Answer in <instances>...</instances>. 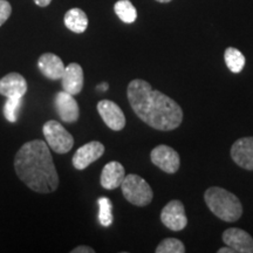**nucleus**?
Returning a JSON list of instances; mask_svg holds the SVG:
<instances>
[{"instance_id":"nucleus-18","label":"nucleus","mask_w":253,"mask_h":253,"mask_svg":"<svg viewBox=\"0 0 253 253\" xmlns=\"http://www.w3.org/2000/svg\"><path fill=\"white\" fill-rule=\"evenodd\" d=\"M224 60H225L227 68L236 74L242 72L245 67L246 60L244 54L235 47H227L224 52Z\"/></svg>"},{"instance_id":"nucleus-15","label":"nucleus","mask_w":253,"mask_h":253,"mask_svg":"<svg viewBox=\"0 0 253 253\" xmlns=\"http://www.w3.org/2000/svg\"><path fill=\"white\" fill-rule=\"evenodd\" d=\"M38 67L41 74L49 80H61L65 73L62 60L53 53H45L41 55L38 60Z\"/></svg>"},{"instance_id":"nucleus-22","label":"nucleus","mask_w":253,"mask_h":253,"mask_svg":"<svg viewBox=\"0 0 253 253\" xmlns=\"http://www.w3.org/2000/svg\"><path fill=\"white\" fill-rule=\"evenodd\" d=\"M185 246L179 239L167 238L160 243L156 253H184Z\"/></svg>"},{"instance_id":"nucleus-27","label":"nucleus","mask_w":253,"mask_h":253,"mask_svg":"<svg viewBox=\"0 0 253 253\" xmlns=\"http://www.w3.org/2000/svg\"><path fill=\"white\" fill-rule=\"evenodd\" d=\"M97 89L106 91L107 89H108V84H107V82H103V84H99V86H97Z\"/></svg>"},{"instance_id":"nucleus-2","label":"nucleus","mask_w":253,"mask_h":253,"mask_svg":"<svg viewBox=\"0 0 253 253\" xmlns=\"http://www.w3.org/2000/svg\"><path fill=\"white\" fill-rule=\"evenodd\" d=\"M14 169L19 178L33 191L50 194L58 189L59 176L46 142L34 140L25 143L15 155Z\"/></svg>"},{"instance_id":"nucleus-12","label":"nucleus","mask_w":253,"mask_h":253,"mask_svg":"<svg viewBox=\"0 0 253 253\" xmlns=\"http://www.w3.org/2000/svg\"><path fill=\"white\" fill-rule=\"evenodd\" d=\"M223 242L236 253H253V238L242 229L231 227L224 231Z\"/></svg>"},{"instance_id":"nucleus-1","label":"nucleus","mask_w":253,"mask_h":253,"mask_svg":"<svg viewBox=\"0 0 253 253\" xmlns=\"http://www.w3.org/2000/svg\"><path fill=\"white\" fill-rule=\"evenodd\" d=\"M126 96L137 118L151 128L169 131L181 126L183 110L178 103L160 90H154L147 81L132 80L128 84Z\"/></svg>"},{"instance_id":"nucleus-19","label":"nucleus","mask_w":253,"mask_h":253,"mask_svg":"<svg viewBox=\"0 0 253 253\" xmlns=\"http://www.w3.org/2000/svg\"><path fill=\"white\" fill-rule=\"evenodd\" d=\"M114 11L126 24H132L137 19V11L130 0H119L114 6Z\"/></svg>"},{"instance_id":"nucleus-11","label":"nucleus","mask_w":253,"mask_h":253,"mask_svg":"<svg viewBox=\"0 0 253 253\" xmlns=\"http://www.w3.org/2000/svg\"><path fill=\"white\" fill-rule=\"evenodd\" d=\"M55 109L58 112L60 119L66 123L77 122L80 116V109L74 95L62 90L59 91L55 96Z\"/></svg>"},{"instance_id":"nucleus-25","label":"nucleus","mask_w":253,"mask_h":253,"mask_svg":"<svg viewBox=\"0 0 253 253\" xmlns=\"http://www.w3.org/2000/svg\"><path fill=\"white\" fill-rule=\"evenodd\" d=\"M34 2L38 6H40V7H46V6H48L52 2V0H34Z\"/></svg>"},{"instance_id":"nucleus-7","label":"nucleus","mask_w":253,"mask_h":253,"mask_svg":"<svg viewBox=\"0 0 253 253\" xmlns=\"http://www.w3.org/2000/svg\"><path fill=\"white\" fill-rule=\"evenodd\" d=\"M161 220L164 226L171 231H182L188 225V218L185 214V208L181 201L169 202L161 212Z\"/></svg>"},{"instance_id":"nucleus-6","label":"nucleus","mask_w":253,"mask_h":253,"mask_svg":"<svg viewBox=\"0 0 253 253\" xmlns=\"http://www.w3.org/2000/svg\"><path fill=\"white\" fill-rule=\"evenodd\" d=\"M150 160L153 164L167 173L177 172L181 166L178 153L166 144H160L154 148L150 153Z\"/></svg>"},{"instance_id":"nucleus-9","label":"nucleus","mask_w":253,"mask_h":253,"mask_svg":"<svg viewBox=\"0 0 253 253\" xmlns=\"http://www.w3.org/2000/svg\"><path fill=\"white\" fill-rule=\"evenodd\" d=\"M103 154L104 145L101 142L91 141L75 151L74 156H73V166L78 170H84L91 163L99 160Z\"/></svg>"},{"instance_id":"nucleus-20","label":"nucleus","mask_w":253,"mask_h":253,"mask_svg":"<svg viewBox=\"0 0 253 253\" xmlns=\"http://www.w3.org/2000/svg\"><path fill=\"white\" fill-rule=\"evenodd\" d=\"M99 204V221L104 227H108L113 224V204L108 197H101L97 199Z\"/></svg>"},{"instance_id":"nucleus-21","label":"nucleus","mask_w":253,"mask_h":253,"mask_svg":"<svg viewBox=\"0 0 253 253\" xmlns=\"http://www.w3.org/2000/svg\"><path fill=\"white\" fill-rule=\"evenodd\" d=\"M23 103V97H8L4 104V116L8 122H17L18 113Z\"/></svg>"},{"instance_id":"nucleus-24","label":"nucleus","mask_w":253,"mask_h":253,"mask_svg":"<svg viewBox=\"0 0 253 253\" xmlns=\"http://www.w3.org/2000/svg\"><path fill=\"white\" fill-rule=\"evenodd\" d=\"M72 253H94L95 250L89 248V246H78V248L73 249Z\"/></svg>"},{"instance_id":"nucleus-16","label":"nucleus","mask_w":253,"mask_h":253,"mask_svg":"<svg viewBox=\"0 0 253 253\" xmlns=\"http://www.w3.org/2000/svg\"><path fill=\"white\" fill-rule=\"evenodd\" d=\"M126 177V170L121 163L113 161L107 163L101 172V185L107 190H114L121 186Z\"/></svg>"},{"instance_id":"nucleus-28","label":"nucleus","mask_w":253,"mask_h":253,"mask_svg":"<svg viewBox=\"0 0 253 253\" xmlns=\"http://www.w3.org/2000/svg\"><path fill=\"white\" fill-rule=\"evenodd\" d=\"M158 2H162V4H166V2H170L171 0H156Z\"/></svg>"},{"instance_id":"nucleus-23","label":"nucleus","mask_w":253,"mask_h":253,"mask_svg":"<svg viewBox=\"0 0 253 253\" xmlns=\"http://www.w3.org/2000/svg\"><path fill=\"white\" fill-rule=\"evenodd\" d=\"M12 13V6L6 0H0V26H2L8 20Z\"/></svg>"},{"instance_id":"nucleus-3","label":"nucleus","mask_w":253,"mask_h":253,"mask_svg":"<svg viewBox=\"0 0 253 253\" xmlns=\"http://www.w3.org/2000/svg\"><path fill=\"white\" fill-rule=\"evenodd\" d=\"M205 203L214 216L219 219L232 223L243 214V205L239 198L225 189L211 186L204 194Z\"/></svg>"},{"instance_id":"nucleus-26","label":"nucleus","mask_w":253,"mask_h":253,"mask_svg":"<svg viewBox=\"0 0 253 253\" xmlns=\"http://www.w3.org/2000/svg\"><path fill=\"white\" fill-rule=\"evenodd\" d=\"M218 253H236V252L232 248H230V246L226 245V248H221L218 250Z\"/></svg>"},{"instance_id":"nucleus-8","label":"nucleus","mask_w":253,"mask_h":253,"mask_svg":"<svg viewBox=\"0 0 253 253\" xmlns=\"http://www.w3.org/2000/svg\"><path fill=\"white\" fill-rule=\"evenodd\" d=\"M97 112L103 122L112 130H122L126 126V116L122 109L110 100H102L97 103Z\"/></svg>"},{"instance_id":"nucleus-14","label":"nucleus","mask_w":253,"mask_h":253,"mask_svg":"<svg viewBox=\"0 0 253 253\" xmlns=\"http://www.w3.org/2000/svg\"><path fill=\"white\" fill-rule=\"evenodd\" d=\"M61 81L63 90L72 95L79 94L84 88V69L79 63H69L65 68Z\"/></svg>"},{"instance_id":"nucleus-17","label":"nucleus","mask_w":253,"mask_h":253,"mask_svg":"<svg viewBox=\"0 0 253 253\" xmlns=\"http://www.w3.org/2000/svg\"><path fill=\"white\" fill-rule=\"evenodd\" d=\"M63 23L65 26L69 31L74 32V33H84L88 27V18L87 14L80 8H72L69 9L67 13L65 14L63 18Z\"/></svg>"},{"instance_id":"nucleus-4","label":"nucleus","mask_w":253,"mask_h":253,"mask_svg":"<svg viewBox=\"0 0 253 253\" xmlns=\"http://www.w3.org/2000/svg\"><path fill=\"white\" fill-rule=\"evenodd\" d=\"M121 189L126 201L136 207H145L153 201V189L144 178L138 175L130 173L126 176L121 184Z\"/></svg>"},{"instance_id":"nucleus-10","label":"nucleus","mask_w":253,"mask_h":253,"mask_svg":"<svg viewBox=\"0 0 253 253\" xmlns=\"http://www.w3.org/2000/svg\"><path fill=\"white\" fill-rule=\"evenodd\" d=\"M231 157L237 166L253 171V136L237 140L231 148Z\"/></svg>"},{"instance_id":"nucleus-5","label":"nucleus","mask_w":253,"mask_h":253,"mask_svg":"<svg viewBox=\"0 0 253 253\" xmlns=\"http://www.w3.org/2000/svg\"><path fill=\"white\" fill-rule=\"evenodd\" d=\"M46 143L56 154H67L74 145V138L58 121L50 120L42 126Z\"/></svg>"},{"instance_id":"nucleus-13","label":"nucleus","mask_w":253,"mask_h":253,"mask_svg":"<svg viewBox=\"0 0 253 253\" xmlns=\"http://www.w3.org/2000/svg\"><path fill=\"white\" fill-rule=\"evenodd\" d=\"M27 91V82L19 73H9L0 79V95L8 97H24Z\"/></svg>"}]
</instances>
